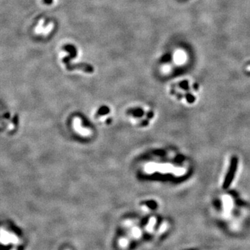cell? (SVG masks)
Here are the masks:
<instances>
[{
  "instance_id": "cell-1",
  "label": "cell",
  "mask_w": 250,
  "mask_h": 250,
  "mask_svg": "<svg viewBox=\"0 0 250 250\" xmlns=\"http://www.w3.org/2000/svg\"><path fill=\"white\" fill-rule=\"evenodd\" d=\"M65 68L68 71H73L74 69H81L84 71L85 73H93L94 72L93 67L86 63H80L76 64H72L71 63L65 64Z\"/></svg>"
},
{
  "instance_id": "cell-2",
  "label": "cell",
  "mask_w": 250,
  "mask_h": 250,
  "mask_svg": "<svg viewBox=\"0 0 250 250\" xmlns=\"http://www.w3.org/2000/svg\"><path fill=\"white\" fill-rule=\"evenodd\" d=\"M44 3L47 5H50L52 4L53 2V0H43Z\"/></svg>"
}]
</instances>
